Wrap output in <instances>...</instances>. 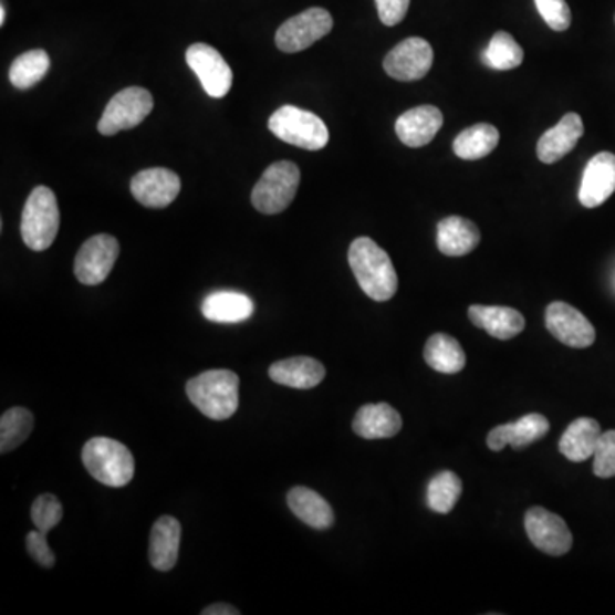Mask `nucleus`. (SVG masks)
Listing matches in <instances>:
<instances>
[{
	"label": "nucleus",
	"mask_w": 615,
	"mask_h": 615,
	"mask_svg": "<svg viewBox=\"0 0 615 615\" xmlns=\"http://www.w3.org/2000/svg\"><path fill=\"white\" fill-rule=\"evenodd\" d=\"M347 259L364 294L379 303L395 296L398 278L394 263L388 253L372 238L361 237L354 240Z\"/></svg>",
	"instance_id": "1"
},
{
	"label": "nucleus",
	"mask_w": 615,
	"mask_h": 615,
	"mask_svg": "<svg viewBox=\"0 0 615 615\" xmlns=\"http://www.w3.org/2000/svg\"><path fill=\"white\" fill-rule=\"evenodd\" d=\"M187 395L209 419H229L240 404V378L229 369H210L187 383Z\"/></svg>",
	"instance_id": "2"
},
{
	"label": "nucleus",
	"mask_w": 615,
	"mask_h": 615,
	"mask_svg": "<svg viewBox=\"0 0 615 615\" xmlns=\"http://www.w3.org/2000/svg\"><path fill=\"white\" fill-rule=\"evenodd\" d=\"M83 463L91 477L108 488H124L136 472L131 450L110 438L90 439L83 448Z\"/></svg>",
	"instance_id": "3"
},
{
	"label": "nucleus",
	"mask_w": 615,
	"mask_h": 615,
	"mask_svg": "<svg viewBox=\"0 0 615 615\" xmlns=\"http://www.w3.org/2000/svg\"><path fill=\"white\" fill-rule=\"evenodd\" d=\"M61 226V210L55 194L49 187H37L24 204L21 237L28 248L43 252L52 247Z\"/></svg>",
	"instance_id": "4"
},
{
	"label": "nucleus",
	"mask_w": 615,
	"mask_h": 615,
	"mask_svg": "<svg viewBox=\"0 0 615 615\" xmlns=\"http://www.w3.org/2000/svg\"><path fill=\"white\" fill-rule=\"evenodd\" d=\"M269 131L278 139L306 150H320L329 144V128L315 113L298 106H281L269 121Z\"/></svg>",
	"instance_id": "5"
},
{
	"label": "nucleus",
	"mask_w": 615,
	"mask_h": 615,
	"mask_svg": "<svg viewBox=\"0 0 615 615\" xmlns=\"http://www.w3.org/2000/svg\"><path fill=\"white\" fill-rule=\"evenodd\" d=\"M301 173L294 163L278 161L263 171L252 191V204L262 215L284 212L296 197Z\"/></svg>",
	"instance_id": "6"
},
{
	"label": "nucleus",
	"mask_w": 615,
	"mask_h": 615,
	"mask_svg": "<svg viewBox=\"0 0 615 615\" xmlns=\"http://www.w3.org/2000/svg\"><path fill=\"white\" fill-rule=\"evenodd\" d=\"M153 94L144 87H127L110 100L98 124L100 134L115 136L143 124L153 112Z\"/></svg>",
	"instance_id": "7"
},
{
	"label": "nucleus",
	"mask_w": 615,
	"mask_h": 615,
	"mask_svg": "<svg viewBox=\"0 0 615 615\" xmlns=\"http://www.w3.org/2000/svg\"><path fill=\"white\" fill-rule=\"evenodd\" d=\"M332 28H334V19L326 9H306L301 14L288 19L279 28L275 33V45L281 52L298 53L315 45L319 40L331 33Z\"/></svg>",
	"instance_id": "8"
},
{
	"label": "nucleus",
	"mask_w": 615,
	"mask_h": 615,
	"mask_svg": "<svg viewBox=\"0 0 615 615\" xmlns=\"http://www.w3.org/2000/svg\"><path fill=\"white\" fill-rule=\"evenodd\" d=\"M121 253L117 238L96 234L75 256L74 274L81 284L98 285L106 281Z\"/></svg>",
	"instance_id": "9"
},
{
	"label": "nucleus",
	"mask_w": 615,
	"mask_h": 615,
	"mask_svg": "<svg viewBox=\"0 0 615 615\" xmlns=\"http://www.w3.org/2000/svg\"><path fill=\"white\" fill-rule=\"evenodd\" d=\"M435 62L432 46L426 42L425 38H407L398 43L383 61V69L390 75L392 80L402 83H413L419 81L431 71Z\"/></svg>",
	"instance_id": "10"
},
{
	"label": "nucleus",
	"mask_w": 615,
	"mask_h": 615,
	"mask_svg": "<svg viewBox=\"0 0 615 615\" xmlns=\"http://www.w3.org/2000/svg\"><path fill=\"white\" fill-rule=\"evenodd\" d=\"M525 530L532 544L549 555H564L573 548V533L560 514L545 508H530L525 514Z\"/></svg>",
	"instance_id": "11"
},
{
	"label": "nucleus",
	"mask_w": 615,
	"mask_h": 615,
	"mask_svg": "<svg viewBox=\"0 0 615 615\" xmlns=\"http://www.w3.org/2000/svg\"><path fill=\"white\" fill-rule=\"evenodd\" d=\"M187 64L196 72L210 98H225L233 84V72L218 50L206 43H194L187 50Z\"/></svg>",
	"instance_id": "12"
},
{
	"label": "nucleus",
	"mask_w": 615,
	"mask_h": 615,
	"mask_svg": "<svg viewBox=\"0 0 615 615\" xmlns=\"http://www.w3.org/2000/svg\"><path fill=\"white\" fill-rule=\"evenodd\" d=\"M545 326L557 341L574 347L585 350L595 342V329L582 312L563 301H554L545 310Z\"/></svg>",
	"instance_id": "13"
},
{
	"label": "nucleus",
	"mask_w": 615,
	"mask_h": 615,
	"mask_svg": "<svg viewBox=\"0 0 615 615\" xmlns=\"http://www.w3.org/2000/svg\"><path fill=\"white\" fill-rule=\"evenodd\" d=\"M181 181L177 173L166 168H149L132 178V196L150 209H165L180 194Z\"/></svg>",
	"instance_id": "14"
},
{
	"label": "nucleus",
	"mask_w": 615,
	"mask_h": 615,
	"mask_svg": "<svg viewBox=\"0 0 615 615\" xmlns=\"http://www.w3.org/2000/svg\"><path fill=\"white\" fill-rule=\"evenodd\" d=\"M615 191V154L598 153L593 156L583 173L580 202L586 209H595L611 199Z\"/></svg>",
	"instance_id": "15"
},
{
	"label": "nucleus",
	"mask_w": 615,
	"mask_h": 615,
	"mask_svg": "<svg viewBox=\"0 0 615 615\" xmlns=\"http://www.w3.org/2000/svg\"><path fill=\"white\" fill-rule=\"evenodd\" d=\"M549 429L551 425L542 414H527L514 423L492 429L488 436V447L492 451H501L510 445L514 450H522L544 438Z\"/></svg>",
	"instance_id": "16"
},
{
	"label": "nucleus",
	"mask_w": 615,
	"mask_h": 615,
	"mask_svg": "<svg viewBox=\"0 0 615 615\" xmlns=\"http://www.w3.org/2000/svg\"><path fill=\"white\" fill-rule=\"evenodd\" d=\"M583 134H585V125L578 113H566L560 124L549 128L539 139L536 156L545 165H554L576 147Z\"/></svg>",
	"instance_id": "17"
},
{
	"label": "nucleus",
	"mask_w": 615,
	"mask_h": 615,
	"mask_svg": "<svg viewBox=\"0 0 615 615\" xmlns=\"http://www.w3.org/2000/svg\"><path fill=\"white\" fill-rule=\"evenodd\" d=\"M444 127V113L432 105L416 106L402 113L395 122L398 139L409 147H423L431 143Z\"/></svg>",
	"instance_id": "18"
},
{
	"label": "nucleus",
	"mask_w": 615,
	"mask_h": 615,
	"mask_svg": "<svg viewBox=\"0 0 615 615\" xmlns=\"http://www.w3.org/2000/svg\"><path fill=\"white\" fill-rule=\"evenodd\" d=\"M469 319L473 325L499 341H510L525 329V316L514 308L472 304L469 308Z\"/></svg>",
	"instance_id": "19"
},
{
	"label": "nucleus",
	"mask_w": 615,
	"mask_h": 615,
	"mask_svg": "<svg viewBox=\"0 0 615 615\" xmlns=\"http://www.w3.org/2000/svg\"><path fill=\"white\" fill-rule=\"evenodd\" d=\"M269 376L284 387L310 390L325 378V366L313 357H290L272 364Z\"/></svg>",
	"instance_id": "20"
},
{
	"label": "nucleus",
	"mask_w": 615,
	"mask_h": 615,
	"mask_svg": "<svg viewBox=\"0 0 615 615\" xmlns=\"http://www.w3.org/2000/svg\"><path fill=\"white\" fill-rule=\"evenodd\" d=\"M181 525L177 518L161 517L150 532L149 561L154 570L171 571L180 552Z\"/></svg>",
	"instance_id": "21"
},
{
	"label": "nucleus",
	"mask_w": 615,
	"mask_h": 615,
	"mask_svg": "<svg viewBox=\"0 0 615 615\" xmlns=\"http://www.w3.org/2000/svg\"><path fill=\"white\" fill-rule=\"evenodd\" d=\"M353 429L364 439L394 438L400 432L402 417L388 404H368L357 410Z\"/></svg>",
	"instance_id": "22"
},
{
	"label": "nucleus",
	"mask_w": 615,
	"mask_h": 615,
	"mask_svg": "<svg viewBox=\"0 0 615 615\" xmlns=\"http://www.w3.org/2000/svg\"><path fill=\"white\" fill-rule=\"evenodd\" d=\"M256 303L252 298L237 291H218L202 303V315L215 323H241L252 319Z\"/></svg>",
	"instance_id": "23"
},
{
	"label": "nucleus",
	"mask_w": 615,
	"mask_h": 615,
	"mask_svg": "<svg viewBox=\"0 0 615 615\" xmlns=\"http://www.w3.org/2000/svg\"><path fill=\"white\" fill-rule=\"evenodd\" d=\"M601 425L592 417H578L567 426L560 439V451L571 461L593 458L602 436Z\"/></svg>",
	"instance_id": "24"
},
{
	"label": "nucleus",
	"mask_w": 615,
	"mask_h": 615,
	"mask_svg": "<svg viewBox=\"0 0 615 615\" xmlns=\"http://www.w3.org/2000/svg\"><path fill=\"white\" fill-rule=\"evenodd\" d=\"M438 250L447 257H463L480 243V231L469 219L450 216L438 225Z\"/></svg>",
	"instance_id": "25"
},
{
	"label": "nucleus",
	"mask_w": 615,
	"mask_h": 615,
	"mask_svg": "<svg viewBox=\"0 0 615 615\" xmlns=\"http://www.w3.org/2000/svg\"><path fill=\"white\" fill-rule=\"evenodd\" d=\"M288 504H290V510L300 518L301 522L306 523L312 529L326 530L334 525V510L313 489L301 488V486L291 489L288 492Z\"/></svg>",
	"instance_id": "26"
},
{
	"label": "nucleus",
	"mask_w": 615,
	"mask_h": 615,
	"mask_svg": "<svg viewBox=\"0 0 615 615\" xmlns=\"http://www.w3.org/2000/svg\"><path fill=\"white\" fill-rule=\"evenodd\" d=\"M425 359L429 368L444 375H457L466 368V353L460 342L447 334H435L428 338Z\"/></svg>",
	"instance_id": "27"
},
{
	"label": "nucleus",
	"mask_w": 615,
	"mask_h": 615,
	"mask_svg": "<svg viewBox=\"0 0 615 615\" xmlns=\"http://www.w3.org/2000/svg\"><path fill=\"white\" fill-rule=\"evenodd\" d=\"M499 131L491 124H477L460 132L455 139L454 150L458 158L476 161L491 154L498 147Z\"/></svg>",
	"instance_id": "28"
},
{
	"label": "nucleus",
	"mask_w": 615,
	"mask_h": 615,
	"mask_svg": "<svg viewBox=\"0 0 615 615\" xmlns=\"http://www.w3.org/2000/svg\"><path fill=\"white\" fill-rule=\"evenodd\" d=\"M50 56L45 50H30L19 55L9 69V80L18 90H30L49 74Z\"/></svg>",
	"instance_id": "29"
},
{
	"label": "nucleus",
	"mask_w": 615,
	"mask_h": 615,
	"mask_svg": "<svg viewBox=\"0 0 615 615\" xmlns=\"http://www.w3.org/2000/svg\"><path fill=\"white\" fill-rule=\"evenodd\" d=\"M33 414L24 407L6 410L0 419V451L8 454L21 447L33 431Z\"/></svg>",
	"instance_id": "30"
},
{
	"label": "nucleus",
	"mask_w": 615,
	"mask_h": 615,
	"mask_svg": "<svg viewBox=\"0 0 615 615\" xmlns=\"http://www.w3.org/2000/svg\"><path fill=\"white\" fill-rule=\"evenodd\" d=\"M522 46L507 31H498L484 52V64L492 71H513L523 62Z\"/></svg>",
	"instance_id": "31"
},
{
	"label": "nucleus",
	"mask_w": 615,
	"mask_h": 615,
	"mask_svg": "<svg viewBox=\"0 0 615 615\" xmlns=\"http://www.w3.org/2000/svg\"><path fill=\"white\" fill-rule=\"evenodd\" d=\"M461 496V480L451 470L439 472L432 477L428 486V507L435 513L447 514L454 510Z\"/></svg>",
	"instance_id": "32"
},
{
	"label": "nucleus",
	"mask_w": 615,
	"mask_h": 615,
	"mask_svg": "<svg viewBox=\"0 0 615 615\" xmlns=\"http://www.w3.org/2000/svg\"><path fill=\"white\" fill-rule=\"evenodd\" d=\"M62 518H64V508L55 496L42 494L34 499L33 507H31V520L38 530L49 533L62 522Z\"/></svg>",
	"instance_id": "33"
},
{
	"label": "nucleus",
	"mask_w": 615,
	"mask_h": 615,
	"mask_svg": "<svg viewBox=\"0 0 615 615\" xmlns=\"http://www.w3.org/2000/svg\"><path fill=\"white\" fill-rule=\"evenodd\" d=\"M593 472L601 479L615 477V429L602 432L593 455Z\"/></svg>",
	"instance_id": "34"
},
{
	"label": "nucleus",
	"mask_w": 615,
	"mask_h": 615,
	"mask_svg": "<svg viewBox=\"0 0 615 615\" xmlns=\"http://www.w3.org/2000/svg\"><path fill=\"white\" fill-rule=\"evenodd\" d=\"M548 27L554 31H566L571 27V9L566 0H533Z\"/></svg>",
	"instance_id": "35"
},
{
	"label": "nucleus",
	"mask_w": 615,
	"mask_h": 615,
	"mask_svg": "<svg viewBox=\"0 0 615 615\" xmlns=\"http://www.w3.org/2000/svg\"><path fill=\"white\" fill-rule=\"evenodd\" d=\"M27 549L31 557L37 561L40 566L52 567L55 564V554L50 549L46 541V533L42 530H33L27 535Z\"/></svg>",
	"instance_id": "36"
},
{
	"label": "nucleus",
	"mask_w": 615,
	"mask_h": 615,
	"mask_svg": "<svg viewBox=\"0 0 615 615\" xmlns=\"http://www.w3.org/2000/svg\"><path fill=\"white\" fill-rule=\"evenodd\" d=\"M378 15L385 27H397L409 11L410 0H375Z\"/></svg>",
	"instance_id": "37"
},
{
	"label": "nucleus",
	"mask_w": 615,
	"mask_h": 615,
	"mask_svg": "<svg viewBox=\"0 0 615 615\" xmlns=\"http://www.w3.org/2000/svg\"><path fill=\"white\" fill-rule=\"evenodd\" d=\"M240 611L234 608L233 605L215 604L210 607L204 608L202 615H238Z\"/></svg>",
	"instance_id": "38"
},
{
	"label": "nucleus",
	"mask_w": 615,
	"mask_h": 615,
	"mask_svg": "<svg viewBox=\"0 0 615 615\" xmlns=\"http://www.w3.org/2000/svg\"><path fill=\"white\" fill-rule=\"evenodd\" d=\"M4 23H6V6L2 4L0 6V24L4 27Z\"/></svg>",
	"instance_id": "39"
}]
</instances>
